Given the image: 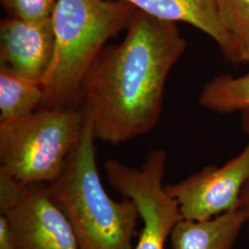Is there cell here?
Wrapping results in <instances>:
<instances>
[{"mask_svg":"<svg viewBox=\"0 0 249 249\" xmlns=\"http://www.w3.org/2000/svg\"><path fill=\"white\" fill-rule=\"evenodd\" d=\"M186 47L175 22L136 9L124 40L101 51L81 83L82 109L96 141L118 145L151 132Z\"/></svg>","mask_w":249,"mask_h":249,"instance_id":"obj_1","label":"cell"},{"mask_svg":"<svg viewBox=\"0 0 249 249\" xmlns=\"http://www.w3.org/2000/svg\"><path fill=\"white\" fill-rule=\"evenodd\" d=\"M85 115V114H84ZM95 138L89 120L70 154L61 175L48 184L53 201L61 209L80 249H133L141 214L135 201H116L100 178Z\"/></svg>","mask_w":249,"mask_h":249,"instance_id":"obj_2","label":"cell"},{"mask_svg":"<svg viewBox=\"0 0 249 249\" xmlns=\"http://www.w3.org/2000/svg\"><path fill=\"white\" fill-rule=\"evenodd\" d=\"M136 8L116 0H57L51 15L54 48L41 83L45 107H72L108 40L126 29Z\"/></svg>","mask_w":249,"mask_h":249,"instance_id":"obj_3","label":"cell"},{"mask_svg":"<svg viewBox=\"0 0 249 249\" xmlns=\"http://www.w3.org/2000/svg\"><path fill=\"white\" fill-rule=\"evenodd\" d=\"M85 124L83 109L45 107L0 124V170L23 184L58 178Z\"/></svg>","mask_w":249,"mask_h":249,"instance_id":"obj_4","label":"cell"},{"mask_svg":"<svg viewBox=\"0 0 249 249\" xmlns=\"http://www.w3.org/2000/svg\"><path fill=\"white\" fill-rule=\"evenodd\" d=\"M168 155L162 149L150 151L139 168L109 159L105 171L110 186L138 206L143 226L134 249H164L176 224L183 218L176 199L162 184Z\"/></svg>","mask_w":249,"mask_h":249,"instance_id":"obj_5","label":"cell"},{"mask_svg":"<svg viewBox=\"0 0 249 249\" xmlns=\"http://www.w3.org/2000/svg\"><path fill=\"white\" fill-rule=\"evenodd\" d=\"M0 214L7 219L18 249H80L48 184H23L0 170Z\"/></svg>","mask_w":249,"mask_h":249,"instance_id":"obj_6","label":"cell"},{"mask_svg":"<svg viewBox=\"0 0 249 249\" xmlns=\"http://www.w3.org/2000/svg\"><path fill=\"white\" fill-rule=\"evenodd\" d=\"M249 180V142L223 166H207L164 188L177 200L184 219L203 221L237 209L241 191Z\"/></svg>","mask_w":249,"mask_h":249,"instance_id":"obj_7","label":"cell"},{"mask_svg":"<svg viewBox=\"0 0 249 249\" xmlns=\"http://www.w3.org/2000/svg\"><path fill=\"white\" fill-rule=\"evenodd\" d=\"M54 35L51 17L0 22V65L27 80L42 83L53 58Z\"/></svg>","mask_w":249,"mask_h":249,"instance_id":"obj_8","label":"cell"},{"mask_svg":"<svg viewBox=\"0 0 249 249\" xmlns=\"http://www.w3.org/2000/svg\"><path fill=\"white\" fill-rule=\"evenodd\" d=\"M128 3L154 18L185 22L210 36L219 46L225 61L240 63L237 51L218 14L217 0H116Z\"/></svg>","mask_w":249,"mask_h":249,"instance_id":"obj_9","label":"cell"},{"mask_svg":"<svg viewBox=\"0 0 249 249\" xmlns=\"http://www.w3.org/2000/svg\"><path fill=\"white\" fill-rule=\"evenodd\" d=\"M248 214L239 209L203 221L182 218L171 232L173 249H231L248 224Z\"/></svg>","mask_w":249,"mask_h":249,"instance_id":"obj_10","label":"cell"},{"mask_svg":"<svg viewBox=\"0 0 249 249\" xmlns=\"http://www.w3.org/2000/svg\"><path fill=\"white\" fill-rule=\"evenodd\" d=\"M43 102L41 83L24 79L0 65V124L35 113Z\"/></svg>","mask_w":249,"mask_h":249,"instance_id":"obj_11","label":"cell"},{"mask_svg":"<svg viewBox=\"0 0 249 249\" xmlns=\"http://www.w3.org/2000/svg\"><path fill=\"white\" fill-rule=\"evenodd\" d=\"M199 104L219 114L242 112L249 108V71L240 77L220 75L206 83Z\"/></svg>","mask_w":249,"mask_h":249,"instance_id":"obj_12","label":"cell"},{"mask_svg":"<svg viewBox=\"0 0 249 249\" xmlns=\"http://www.w3.org/2000/svg\"><path fill=\"white\" fill-rule=\"evenodd\" d=\"M217 8L240 63H249V0H217Z\"/></svg>","mask_w":249,"mask_h":249,"instance_id":"obj_13","label":"cell"},{"mask_svg":"<svg viewBox=\"0 0 249 249\" xmlns=\"http://www.w3.org/2000/svg\"><path fill=\"white\" fill-rule=\"evenodd\" d=\"M9 17L23 19L49 18L57 0H0Z\"/></svg>","mask_w":249,"mask_h":249,"instance_id":"obj_14","label":"cell"},{"mask_svg":"<svg viewBox=\"0 0 249 249\" xmlns=\"http://www.w3.org/2000/svg\"><path fill=\"white\" fill-rule=\"evenodd\" d=\"M241 124L243 130L249 135V108L241 112ZM237 209L246 213L249 217V180L241 191Z\"/></svg>","mask_w":249,"mask_h":249,"instance_id":"obj_15","label":"cell"},{"mask_svg":"<svg viewBox=\"0 0 249 249\" xmlns=\"http://www.w3.org/2000/svg\"><path fill=\"white\" fill-rule=\"evenodd\" d=\"M0 249H18V245L5 216L0 214Z\"/></svg>","mask_w":249,"mask_h":249,"instance_id":"obj_16","label":"cell"},{"mask_svg":"<svg viewBox=\"0 0 249 249\" xmlns=\"http://www.w3.org/2000/svg\"><path fill=\"white\" fill-rule=\"evenodd\" d=\"M248 225H249V222H248Z\"/></svg>","mask_w":249,"mask_h":249,"instance_id":"obj_17","label":"cell"}]
</instances>
